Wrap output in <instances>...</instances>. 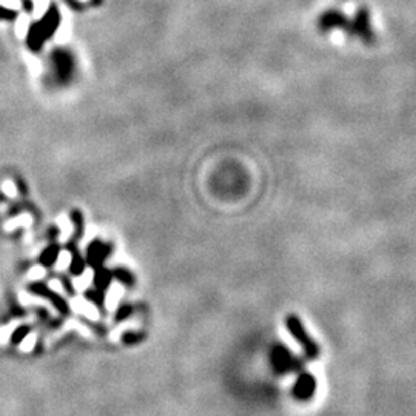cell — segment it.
Returning a JSON list of instances; mask_svg holds the SVG:
<instances>
[{"mask_svg":"<svg viewBox=\"0 0 416 416\" xmlns=\"http://www.w3.org/2000/svg\"><path fill=\"white\" fill-rule=\"evenodd\" d=\"M53 68H54V74L56 79L60 84H66L71 81L72 72H74V59L72 56L65 51V50H56L53 53Z\"/></svg>","mask_w":416,"mask_h":416,"instance_id":"obj_1","label":"cell"},{"mask_svg":"<svg viewBox=\"0 0 416 416\" xmlns=\"http://www.w3.org/2000/svg\"><path fill=\"white\" fill-rule=\"evenodd\" d=\"M28 290H29L31 293L37 294V296H42V297H47L48 300H51L53 304H54V307H56L57 310H60L62 313H68L69 309H68V304H66V302H65L57 293H54L53 290H50V287H47L45 284L32 282V284L28 285Z\"/></svg>","mask_w":416,"mask_h":416,"instance_id":"obj_2","label":"cell"},{"mask_svg":"<svg viewBox=\"0 0 416 416\" xmlns=\"http://www.w3.org/2000/svg\"><path fill=\"white\" fill-rule=\"evenodd\" d=\"M109 253H111L109 245H106L100 241H93L87 248V263L94 269L102 267L103 260L108 257Z\"/></svg>","mask_w":416,"mask_h":416,"instance_id":"obj_3","label":"cell"},{"mask_svg":"<svg viewBox=\"0 0 416 416\" xmlns=\"http://www.w3.org/2000/svg\"><path fill=\"white\" fill-rule=\"evenodd\" d=\"M68 251L71 253V266H69V272L72 276H81L84 272H85V266H87V260L82 257L78 245L74 242H69L68 244Z\"/></svg>","mask_w":416,"mask_h":416,"instance_id":"obj_4","label":"cell"},{"mask_svg":"<svg viewBox=\"0 0 416 416\" xmlns=\"http://www.w3.org/2000/svg\"><path fill=\"white\" fill-rule=\"evenodd\" d=\"M59 22H60V19H59V13H57L56 8H51V10L45 14V17L39 22V25H41V28H42V31H44V34H45L47 39L54 34V31H56L57 26H59Z\"/></svg>","mask_w":416,"mask_h":416,"instance_id":"obj_5","label":"cell"},{"mask_svg":"<svg viewBox=\"0 0 416 416\" xmlns=\"http://www.w3.org/2000/svg\"><path fill=\"white\" fill-rule=\"evenodd\" d=\"M45 34L41 28L39 23H34L31 28H29V32H28V47L32 50V51H39L45 42Z\"/></svg>","mask_w":416,"mask_h":416,"instance_id":"obj_6","label":"cell"},{"mask_svg":"<svg viewBox=\"0 0 416 416\" xmlns=\"http://www.w3.org/2000/svg\"><path fill=\"white\" fill-rule=\"evenodd\" d=\"M59 253H60V248H59V245H56V244H53V245H48L42 253H41V256H39V262H41V266L42 267H53L54 263H56V260H57V257H59Z\"/></svg>","mask_w":416,"mask_h":416,"instance_id":"obj_7","label":"cell"},{"mask_svg":"<svg viewBox=\"0 0 416 416\" xmlns=\"http://www.w3.org/2000/svg\"><path fill=\"white\" fill-rule=\"evenodd\" d=\"M111 279H112V272L103 269V267H97L94 270V278H93V282H94V287L97 290H105L108 288V285L111 284Z\"/></svg>","mask_w":416,"mask_h":416,"instance_id":"obj_8","label":"cell"},{"mask_svg":"<svg viewBox=\"0 0 416 416\" xmlns=\"http://www.w3.org/2000/svg\"><path fill=\"white\" fill-rule=\"evenodd\" d=\"M71 220L74 223L75 229V239H79L84 235V216L79 210H72L71 211Z\"/></svg>","mask_w":416,"mask_h":416,"instance_id":"obj_9","label":"cell"},{"mask_svg":"<svg viewBox=\"0 0 416 416\" xmlns=\"http://www.w3.org/2000/svg\"><path fill=\"white\" fill-rule=\"evenodd\" d=\"M85 297H87L90 302H93V304H96L97 307H102V306H103V291H102V290H97V288H94V290H87V291H85Z\"/></svg>","mask_w":416,"mask_h":416,"instance_id":"obj_10","label":"cell"},{"mask_svg":"<svg viewBox=\"0 0 416 416\" xmlns=\"http://www.w3.org/2000/svg\"><path fill=\"white\" fill-rule=\"evenodd\" d=\"M112 276H115L116 279H119L121 282H124V284H133V278H131V275L127 272V270H124V269H116L115 272H112Z\"/></svg>","mask_w":416,"mask_h":416,"instance_id":"obj_11","label":"cell"},{"mask_svg":"<svg viewBox=\"0 0 416 416\" xmlns=\"http://www.w3.org/2000/svg\"><path fill=\"white\" fill-rule=\"evenodd\" d=\"M28 331H29L28 327H20V328H17V330L14 331V334H13V341H14V343H19L20 339H23V337L28 334Z\"/></svg>","mask_w":416,"mask_h":416,"instance_id":"obj_12","label":"cell"},{"mask_svg":"<svg viewBox=\"0 0 416 416\" xmlns=\"http://www.w3.org/2000/svg\"><path fill=\"white\" fill-rule=\"evenodd\" d=\"M0 19L14 20V19H16V13H14V11H10V10H5V8H0Z\"/></svg>","mask_w":416,"mask_h":416,"instance_id":"obj_13","label":"cell"},{"mask_svg":"<svg viewBox=\"0 0 416 416\" xmlns=\"http://www.w3.org/2000/svg\"><path fill=\"white\" fill-rule=\"evenodd\" d=\"M60 281H62V284H63L65 290H66V291H68L69 294H75V290L72 288V284H71L69 278H66V276H62V278H60Z\"/></svg>","mask_w":416,"mask_h":416,"instance_id":"obj_14","label":"cell"},{"mask_svg":"<svg viewBox=\"0 0 416 416\" xmlns=\"http://www.w3.org/2000/svg\"><path fill=\"white\" fill-rule=\"evenodd\" d=\"M130 313V309L128 307H121L119 312H118V319H122V318H127Z\"/></svg>","mask_w":416,"mask_h":416,"instance_id":"obj_15","label":"cell"}]
</instances>
